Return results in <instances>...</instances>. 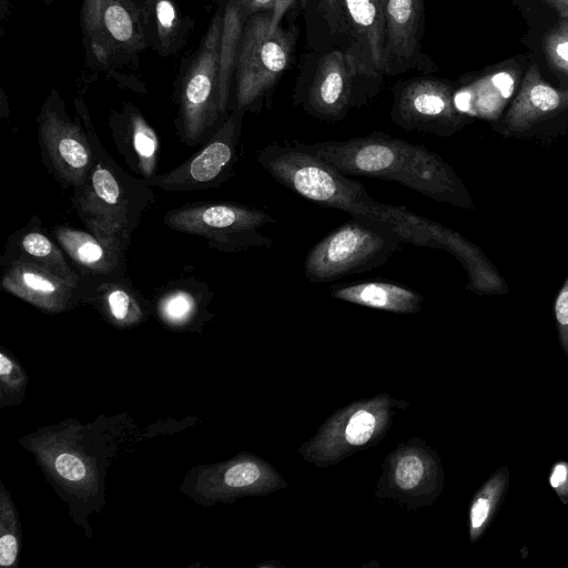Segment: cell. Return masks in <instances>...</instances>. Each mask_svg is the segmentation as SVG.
<instances>
[{
	"label": "cell",
	"instance_id": "obj_1",
	"mask_svg": "<svg viewBox=\"0 0 568 568\" xmlns=\"http://www.w3.org/2000/svg\"><path fill=\"white\" fill-rule=\"evenodd\" d=\"M293 145L313 154L346 175L376 178L399 183L435 201L470 207L463 181L440 155L383 132L345 141Z\"/></svg>",
	"mask_w": 568,
	"mask_h": 568
},
{
	"label": "cell",
	"instance_id": "obj_2",
	"mask_svg": "<svg viewBox=\"0 0 568 568\" xmlns=\"http://www.w3.org/2000/svg\"><path fill=\"white\" fill-rule=\"evenodd\" d=\"M74 109L88 132L93 162L85 181L72 190L71 204L89 232L126 252L155 194L152 186L125 171L106 152L82 97L75 98Z\"/></svg>",
	"mask_w": 568,
	"mask_h": 568
},
{
	"label": "cell",
	"instance_id": "obj_3",
	"mask_svg": "<svg viewBox=\"0 0 568 568\" xmlns=\"http://www.w3.org/2000/svg\"><path fill=\"white\" fill-rule=\"evenodd\" d=\"M226 0L215 11L197 49L184 60L174 87V124L181 142L203 145L225 122L229 104L220 88V53Z\"/></svg>",
	"mask_w": 568,
	"mask_h": 568
},
{
	"label": "cell",
	"instance_id": "obj_4",
	"mask_svg": "<svg viewBox=\"0 0 568 568\" xmlns=\"http://www.w3.org/2000/svg\"><path fill=\"white\" fill-rule=\"evenodd\" d=\"M257 162L281 185L321 206L379 222L381 204L362 183L293 144L271 143Z\"/></svg>",
	"mask_w": 568,
	"mask_h": 568
},
{
	"label": "cell",
	"instance_id": "obj_5",
	"mask_svg": "<svg viewBox=\"0 0 568 568\" xmlns=\"http://www.w3.org/2000/svg\"><path fill=\"white\" fill-rule=\"evenodd\" d=\"M80 29L90 68L106 72L120 87L146 92L143 82L118 72L119 68H136L140 54L149 48L139 4L133 0H82Z\"/></svg>",
	"mask_w": 568,
	"mask_h": 568
},
{
	"label": "cell",
	"instance_id": "obj_6",
	"mask_svg": "<svg viewBox=\"0 0 568 568\" xmlns=\"http://www.w3.org/2000/svg\"><path fill=\"white\" fill-rule=\"evenodd\" d=\"M298 30L271 29V13L251 16L242 33L235 67L234 108L256 112L288 68Z\"/></svg>",
	"mask_w": 568,
	"mask_h": 568
},
{
	"label": "cell",
	"instance_id": "obj_7",
	"mask_svg": "<svg viewBox=\"0 0 568 568\" xmlns=\"http://www.w3.org/2000/svg\"><path fill=\"white\" fill-rule=\"evenodd\" d=\"M317 242L304 262V275L313 283L331 282L379 266L402 244L387 225L353 217Z\"/></svg>",
	"mask_w": 568,
	"mask_h": 568
},
{
	"label": "cell",
	"instance_id": "obj_8",
	"mask_svg": "<svg viewBox=\"0 0 568 568\" xmlns=\"http://www.w3.org/2000/svg\"><path fill=\"white\" fill-rule=\"evenodd\" d=\"M163 222L174 231L206 239L211 248L222 252L237 253L273 244L260 233V229L274 222L273 216L243 204L194 203L169 210Z\"/></svg>",
	"mask_w": 568,
	"mask_h": 568
},
{
	"label": "cell",
	"instance_id": "obj_9",
	"mask_svg": "<svg viewBox=\"0 0 568 568\" xmlns=\"http://www.w3.org/2000/svg\"><path fill=\"white\" fill-rule=\"evenodd\" d=\"M85 428L71 422L32 434L21 442L34 454L43 473L53 479L52 485L63 490L61 496L97 500L103 489L102 478L97 455L89 452V445L82 444Z\"/></svg>",
	"mask_w": 568,
	"mask_h": 568
},
{
	"label": "cell",
	"instance_id": "obj_10",
	"mask_svg": "<svg viewBox=\"0 0 568 568\" xmlns=\"http://www.w3.org/2000/svg\"><path fill=\"white\" fill-rule=\"evenodd\" d=\"M41 160L62 189L81 185L92 166L93 153L81 119L68 114L65 102L51 89L36 118Z\"/></svg>",
	"mask_w": 568,
	"mask_h": 568
},
{
	"label": "cell",
	"instance_id": "obj_11",
	"mask_svg": "<svg viewBox=\"0 0 568 568\" xmlns=\"http://www.w3.org/2000/svg\"><path fill=\"white\" fill-rule=\"evenodd\" d=\"M394 405L393 398L381 395L341 408L301 447V454L324 467L375 445L389 427Z\"/></svg>",
	"mask_w": 568,
	"mask_h": 568
},
{
	"label": "cell",
	"instance_id": "obj_12",
	"mask_svg": "<svg viewBox=\"0 0 568 568\" xmlns=\"http://www.w3.org/2000/svg\"><path fill=\"white\" fill-rule=\"evenodd\" d=\"M293 102L325 122H338L359 106L357 78L352 62L339 49L304 55L296 78Z\"/></svg>",
	"mask_w": 568,
	"mask_h": 568
},
{
	"label": "cell",
	"instance_id": "obj_13",
	"mask_svg": "<svg viewBox=\"0 0 568 568\" xmlns=\"http://www.w3.org/2000/svg\"><path fill=\"white\" fill-rule=\"evenodd\" d=\"M284 486L283 478L265 460L240 454L223 463L197 466L190 471L181 490L199 504L210 506L266 495Z\"/></svg>",
	"mask_w": 568,
	"mask_h": 568
},
{
	"label": "cell",
	"instance_id": "obj_14",
	"mask_svg": "<svg viewBox=\"0 0 568 568\" xmlns=\"http://www.w3.org/2000/svg\"><path fill=\"white\" fill-rule=\"evenodd\" d=\"M244 113L243 110L233 109L196 153L175 169L143 182L165 192H192L216 187L227 181L239 159Z\"/></svg>",
	"mask_w": 568,
	"mask_h": 568
},
{
	"label": "cell",
	"instance_id": "obj_15",
	"mask_svg": "<svg viewBox=\"0 0 568 568\" xmlns=\"http://www.w3.org/2000/svg\"><path fill=\"white\" fill-rule=\"evenodd\" d=\"M392 93L390 119L405 131L449 136L464 123L455 92L443 79L425 74L398 81Z\"/></svg>",
	"mask_w": 568,
	"mask_h": 568
},
{
	"label": "cell",
	"instance_id": "obj_16",
	"mask_svg": "<svg viewBox=\"0 0 568 568\" xmlns=\"http://www.w3.org/2000/svg\"><path fill=\"white\" fill-rule=\"evenodd\" d=\"M381 221L390 227L400 243L445 248L465 266L470 285L479 292L497 291L498 276L480 251L453 230L417 215L404 206L382 204Z\"/></svg>",
	"mask_w": 568,
	"mask_h": 568
},
{
	"label": "cell",
	"instance_id": "obj_17",
	"mask_svg": "<svg viewBox=\"0 0 568 568\" xmlns=\"http://www.w3.org/2000/svg\"><path fill=\"white\" fill-rule=\"evenodd\" d=\"M414 440L400 445L385 459L378 496L414 506L425 504L423 499L430 504L442 493L444 471L438 455L425 443Z\"/></svg>",
	"mask_w": 568,
	"mask_h": 568
},
{
	"label": "cell",
	"instance_id": "obj_18",
	"mask_svg": "<svg viewBox=\"0 0 568 568\" xmlns=\"http://www.w3.org/2000/svg\"><path fill=\"white\" fill-rule=\"evenodd\" d=\"M383 74L415 70L429 73L436 64L423 50L425 0H384Z\"/></svg>",
	"mask_w": 568,
	"mask_h": 568
},
{
	"label": "cell",
	"instance_id": "obj_19",
	"mask_svg": "<svg viewBox=\"0 0 568 568\" xmlns=\"http://www.w3.org/2000/svg\"><path fill=\"white\" fill-rule=\"evenodd\" d=\"M343 3L362 106L379 92L383 82L384 0H343Z\"/></svg>",
	"mask_w": 568,
	"mask_h": 568
},
{
	"label": "cell",
	"instance_id": "obj_20",
	"mask_svg": "<svg viewBox=\"0 0 568 568\" xmlns=\"http://www.w3.org/2000/svg\"><path fill=\"white\" fill-rule=\"evenodd\" d=\"M108 125L116 151L133 173L142 180L159 174L160 138L136 105L126 101L120 110H111Z\"/></svg>",
	"mask_w": 568,
	"mask_h": 568
},
{
	"label": "cell",
	"instance_id": "obj_21",
	"mask_svg": "<svg viewBox=\"0 0 568 568\" xmlns=\"http://www.w3.org/2000/svg\"><path fill=\"white\" fill-rule=\"evenodd\" d=\"M0 285L7 293L50 314L63 313L82 304L79 287L32 264L2 266Z\"/></svg>",
	"mask_w": 568,
	"mask_h": 568
},
{
	"label": "cell",
	"instance_id": "obj_22",
	"mask_svg": "<svg viewBox=\"0 0 568 568\" xmlns=\"http://www.w3.org/2000/svg\"><path fill=\"white\" fill-rule=\"evenodd\" d=\"M51 235L71 260L80 280L128 276L126 252L105 244L91 232L60 224L51 229Z\"/></svg>",
	"mask_w": 568,
	"mask_h": 568
},
{
	"label": "cell",
	"instance_id": "obj_23",
	"mask_svg": "<svg viewBox=\"0 0 568 568\" xmlns=\"http://www.w3.org/2000/svg\"><path fill=\"white\" fill-rule=\"evenodd\" d=\"M11 263L36 265L79 287L80 275L38 216H32L26 226L8 236L0 265L2 267Z\"/></svg>",
	"mask_w": 568,
	"mask_h": 568
},
{
	"label": "cell",
	"instance_id": "obj_24",
	"mask_svg": "<svg viewBox=\"0 0 568 568\" xmlns=\"http://www.w3.org/2000/svg\"><path fill=\"white\" fill-rule=\"evenodd\" d=\"M81 303L93 306L113 326L126 328L143 323L153 312L150 303L126 277L80 280Z\"/></svg>",
	"mask_w": 568,
	"mask_h": 568
},
{
	"label": "cell",
	"instance_id": "obj_25",
	"mask_svg": "<svg viewBox=\"0 0 568 568\" xmlns=\"http://www.w3.org/2000/svg\"><path fill=\"white\" fill-rule=\"evenodd\" d=\"M213 295L210 287L202 281L174 280L158 291L152 310L165 325L187 328L204 321Z\"/></svg>",
	"mask_w": 568,
	"mask_h": 568
},
{
	"label": "cell",
	"instance_id": "obj_26",
	"mask_svg": "<svg viewBox=\"0 0 568 568\" xmlns=\"http://www.w3.org/2000/svg\"><path fill=\"white\" fill-rule=\"evenodd\" d=\"M140 8L149 48L162 58L176 55L194 29V19L182 12L176 0H148Z\"/></svg>",
	"mask_w": 568,
	"mask_h": 568
},
{
	"label": "cell",
	"instance_id": "obj_27",
	"mask_svg": "<svg viewBox=\"0 0 568 568\" xmlns=\"http://www.w3.org/2000/svg\"><path fill=\"white\" fill-rule=\"evenodd\" d=\"M312 51L339 49L351 61L353 43L343 0H298Z\"/></svg>",
	"mask_w": 568,
	"mask_h": 568
},
{
	"label": "cell",
	"instance_id": "obj_28",
	"mask_svg": "<svg viewBox=\"0 0 568 568\" xmlns=\"http://www.w3.org/2000/svg\"><path fill=\"white\" fill-rule=\"evenodd\" d=\"M567 106L568 90H557L546 83L537 65L531 64L524 78L519 93L506 114L505 124L510 131H524Z\"/></svg>",
	"mask_w": 568,
	"mask_h": 568
},
{
	"label": "cell",
	"instance_id": "obj_29",
	"mask_svg": "<svg viewBox=\"0 0 568 568\" xmlns=\"http://www.w3.org/2000/svg\"><path fill=\"white\" fill-rule=\"evenodd\" d=\"M331 294L336 300L396 314H415L425 301L414 290L383 281L334 286Z\"/></svg>",
	"mask_w": 568,
	"mask_h": 568
},
{
	"label": "cell",
	"instance_id": "obj_30",
	"mask_svg": "<svg viewBox=\"0 0 568 568\" xmlns=\"http://www.w3.org/2000/svg\"><path fill=\"white\" fill-rule=\"evenodd\" d=\"M515 83L516 79L513 72L490 73L456 92V106L459 111L494 119L513 94Z\"/></svg>",
	"mask_w": 568,
	"mask_h": 568
},
{
	"label": "cell",
	"instance_id": "obj_31",
	"mask_svg": "<svg viewBox=\"0 0 568 568\" xmlns=\"http://www.w3.org/2000/svg\"><path fill=\"white\" fill-rule=\"evenodd\" d=\"M510 484V470L507 465L498 467L476 490L468 508V536L470 542H477L489 529Z\"/></svg>",
	"mask_w": 568,
	"mask_h": 568
},
{
	"label": "cell",
	"instance_id": "obj_32",
	"mask_svg": "<svg viewBox=\"0 0 568 568\" xmlns=\"http://www.w3.org/2000/svg\"><path fill=\"white\" fill-rule=\"evenodd\" d=\"M247 18L231 1H225L220 53V88L223 99L230 103L231 80L235 73L240 41Z\"/></svg>",
	"mask_w": 568,
	"mask_h": 568
},
{
	"label": "cell",
	"instance_id": "obj_33",
	"mask_svg": "<svg viewBox=\"0 0 568 568\" xmlns=\"http://www.w3.org/2000/svg\"><path fill=\"white\" fill-rule=\"evenodd\" d=\"M21 530L17 508L9 491L0 484V565L16 567L20 552Z\"/></svg>",
	"mask_w": 568,
	"mask_h": 568
},
{
	"label": "cell",
	"instance_id": "obj_34",
	"mask_svg": "<svg viewBox=\"0 0 568 568\" xmlns=\"http://www.w3.org/2000/svg\"><path fill=\"white\" fill-rule=\"evenodd\" d=\"M28 376L10 355L0 353V399L1 407L20 403L26 395Z\"/></svg>",
	"mask_w": 568,
	"mask_h": 568
},
{
	"label": "cell",
	"instance_id": "obj_35",
	"mask_svg": "<svg viewBox=\"0 0 568 568\" xmlns=\"http://www.w3.org/2000/svg\"><path fill=\"white\" fill-rule=\"evenodd\" d=\"M555 318L559 345L568 357V277L555 302Z\"/></svg>",
	"mask_w": 568,
	"mask_h": 568
},
{
	"label": "cell",
	"instance_id": "obj_36",
	"mask_svg": "<svg viewBox=\"0 0 568 568\" xmlns=\"http://www.w3.org/2000/svg\"><path fill=\"white\" fill-rule=\"evenodd\" d=\"M548 484L559 501L568 506V460L558 459L551 465Z\"/></svg>",
	"mask_w": 568,
	"mask_h": 568
},
{
	"label": "cell",
	"instance_id": "obj_37",
	"mask_svg": "<svg viewBox=\"0 0 568 568\" xmlns=\"http://www.w3.org/2000/svg\"><path fill=\"white\" fill-rule=\"evenodd\" d=\"M236 8L248 19L262 12L272 13L276 0H231Z\"/></svg>",
	"mask_w": 568,
	"mask_h": 568
},
{
	"label": "cell",
	"instance_id": "obj_38",
	"mask_svg": "<svg viewBox=\"0 0 568 568\" xmlns=\"http://www.w3.org/2000/svg\"><path fill=\"white\" fill-rule=\"evenodd\" d=\"M295 8L298 9V0H276L271 13V29H277L284 16Z\"/></svg>",
	"mask_w": 568,
	"mask_h": 568
},
{
	"label": "cell",
	"instance_id": "obj_39",
	"mask_svg": "<svg viewBox=\"0 0 568 568\" xmlns=\"http://www.w3.org/2000/svg\"><path fill=\"white\" fill-rule=\"evenodd\" d=\"M557 13L562 18H568V0H547Z\"/></svg>",
	"mask_w": 568,
	"mask_h": 568
},
{
	"label": "cell",
	"instance_id": "obj_40",
	"mask_svg": "<svg viewBox=\"0 0 568 568\" xmlns=\"http://www.w3.org/2000/svg\"><path fill=\"white\" fill-rule=\"evenodd\" d=\"M10 0H0V20L3 26L7 17H9Z\"/></svg>",
	"mask_w": 568,
	"mask_h": 568
},
{
	"label": "cell",
	"instance_id": "obj_41",
	"mask_svg": "<svg viewBox=\"0 0 568 568\" xmlns=\"http://www.w3.org/2000/svg\"><path fill=\"white\" fill-rule=\"evenodd\" d=\"M42 3H44L45 6H50L54 2V0H40Z\"/></svg>",
	"mask_w": 568,
	"mask_h": 568
},
{
	"label": "cell",
	"instance_id": "obj_42",
	"mask_svg": "<svg viewBox=\"0 0 568 568\" xmlns=\"http://www.w3.org/2000/svg\"><path fill=\"white\" fill-rule=\"evenodd\" d=\"M136 4H139V7H141L144 2H146L148 0H133Z\"/></svg>",
	"mask_w": 568,
	"mask_h": 568
}]
</instances>
